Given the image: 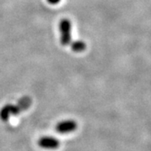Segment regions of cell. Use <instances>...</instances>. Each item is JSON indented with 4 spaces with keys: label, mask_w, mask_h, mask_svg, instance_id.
<instances>
[{
    "label": "cell",
    "mask_w": 151,
    "mask_h": 151,
    "mask_svg": "<svg viewBox=\"0 0 151 151\" xmlns=\"http://www.w3.org/2000/svg\"><path fill=\"white\" fill-rule=\"evenodd\" d=\"M31 103H32L31 98L29 97H28V96H24V97H22L18 101V103L16 104L19 106V108L21 110V112H23V111L27 110L28 108L30 107Z\"/></svg>",
    "instance_id": "5"
},
{
    "label": "cell",
    "mask_w": 151,
    "mask_h": 151,
    "mask_svg": "<svg viewBox=\"0 0 151 151\" xmlns=\"http://www.w3.org/2000/svg\"><path fill=\"white\" fill-rule=\"evenodd\" d=\"M21 113V110L19 109L17 104H11L8 103L4 105L0 109V119L3 121H8L12 116H16Z\"/></svg>",
    "instance_id": "2"
},
{
    "label": "cell",
    "mask_w": 151,
    "mask_h": 151,
    "mask_svg": "<svg viewBox=\"0 0 151 151\" xmlns=\"http://www.w3.org/2000/svg\"><path fill=\"white\" fill-rule=\"evenodd\" d=\"M70 46L71 50L76 52V53H81L83 52L86 48V45L84 41L81 40H76V41H71L70 44Z\"/></svg>",
    "instance_id": "6"
},
{
    "label": "cell",
    "mask_w": 151,
    "mask_h": 151,
    "mask_svg": "<svg viewBox=\"0 0 151 151\" xmlns=\"http://www.w3.org/2000/svg\"><path fill=\"white\" fill-rule=\"evenodd\" d=\"M60 43L63 46L70 45L71 43V22L68 19H63L59 24Z\"/></svg>",
    "instance_id": "1"
},
{
    "label": "cell",
    "mask_w": 151,
    "mask_h": 151,
    "mask_svg": "<svg viewBox=\"0 0 151 151\" xmlns=\"http://www.w3.org/2000/svg\"><path fill=\"white\" fill-rule=\"evenodd\" d=\"M38 144L45 150H55L60 146V141L52 136H44L39 139Z\"/></svg>",
    "instance_id": "4"
},
{
    "label": "cell",
    "mask_w": 151,
    "mask_h": 151,
    "mask_svg": "<svg viewBox=\"0 0 151 151\" xmlns=\"http://www.w3.org/2000/svg\"><path fill=\"white\" fill-rule=\"evenodd\" d=\"M60 1V0H47V2H48L49 4H57Z\"/></svg>",
    "instance_id": "7"
},
{
    "label": "cell",
    "mask_w": 151,
    "mask_h": 151,
    "mask_svg": "<svg viewBox=\"0 0 151 151\" xmlns=\"http://www.w3.org/2000/svg\"><path fill=\"white\" fill-rule=\"evenodd\" d=\"M77 128V124L74 120L67 119L60 121L55 126V129L60 134H68L73 132Z\"/></svg>",
    "instance_id": "3"
}]
</instances>
